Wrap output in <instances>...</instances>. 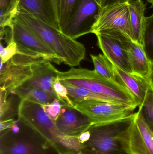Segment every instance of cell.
<instances>
[{
    "mask_svg": "<svg viewBox=\"0 0 153 154\" xmlns=\"http://www.w3.org/2000/svg\"><path fill=\"white\" fill-rule=\"evenodd\" d=\"M136 116L92 125L78 137L81 154H131L129 135Z\"/></svg>",
    "mask_w": 153,
    "mask_h": 154,
    "instance_id": "cell-1",
    "label": "cell"
},
{
    "mask_svg": "<svg viewBox=\"0 0 153 154\" xmlns=\"http://www.w3.org/2000/svg\"><path fill=\"white\" fill-rule=\"evenodd\" d=\"M62 106L63 105L59 100H55L51 104L49 105H42L47 116L54 122L60 115Z\"/></svg>",
    "mask_w": 153,
    "mask_h": 154,
    "instance_id": "cell-28",
    "label": "cell"
},
{
    "mask_svg": "<svg viewBox=\"0 0 153 154\" xmlns=\"http://www.w3.org/2000/svg\"><path fill=\"white\" fill-rule=\"evenodd\" d=\"M147 81L149 82L150 87L153 90V59L151 61V71Z\"/></svg>",
    "mask_w": 153,
    "mask_h": 154,
    "instance_id": "cell-32",
    "label": "cell"
},
{
    "mask_svg": "<svg viewBox=\"0 0 153 154\" xmlns=\"http://www.w3.org/2000/svg\"><path fill=\"white\" fill-rule=\"evenodd\" d=\"M64 154H81L80 153H66Z\"/></svg>",
    "mask_w": 153,
    "mask_h": 154,
    "instance_id": "cell-34",
    "label": "cell"
},
{
    "mask_svg": "<svg viewBox=\"0 0 153 154\" xmlns=\"http://www.w3.org/2000/svg\"><path fill=\"white\" fill-rule=\"evenodd\" d=\"M13 40L17 44V54L43 58L58 65L63 63L45 43L24 26L14 20Z\"/></svg>",
    "mask_w": 153,
    "mask_h": 154,
    "instance_id": "cell-11",
    "label": "cell"
},
{
    "mask_svg": "<svg viewBox=\"0 0 153 154\" xmlns=\"http://www.w3.org/2000/svg\"><path fill=\"white\" fill-rule=\"evenodd\" d=\"M53 86L54 91L62 105L74 107L73 103L68 95L67 89L60 82L58 78L54 82Z\"/></svg>",
    "mask_w": 153,
    "mask_h": 154,
    "instance_id": "cell-27",
    "label": "cell"
},
{
    "mask_svg": "<svg viewBox=\"0 0 153 154\" xmlns=\"http://www.w3.org/2000/svg\"><path fill=\"white\" fill-rule=\"evenodd\" d=\"M95 35L98 46L109 60L120 69L132 74L127 53L128 45L131 40L123 33L114 31L102 32Z\"/></svg>",
    "mask_w": 153,
    "mask_h": 154,
    "instance_id": "cell-8",
    "label": "cell"
},
{
    "mask_svg": "<svg viewBox=\"0 0 153 154\" xmlns=\"http://www.w3.org/2000/svg\"><path fill=\"white\" fill-rule=\"evenodd\" d=\"M146 1H148L149 2H150V3L152 2H153V0H146Z\"/></svg>",
    "mask_w": 153,
    "mask_h": 154,
    "instance_id": "cell-33",
    "label": "cell"
},
{
    "mask_svg": "<svg viewBox=\"0 0 153 154\" xmlns=\"http://www.w3.org/2000/svg\"><path fill=\"white\" fill-rule=\"evenodd\" d=\"M58 78L63 85L86 89L115 103L138 106L135 99L125 88L117 82L99 75L94 70L72 67L66 72L59 71Z\"/></svg>",
    "mask_w": 153,
    "mask_h": 154,
    "instance_id": "cell-3",
    "label": "cell"
},
{
    "mask_svg": "<svg viewBox=\"0 0 153 154\" xmlns=\"http://www.w3.org/2000/svg\"><path fill=\"white\" fill-rule=\"evenodd\" d=\"M0 121L14 119L11 102L5 91L0 89Z\"/></svg>",
    "mask_w": 153,
    "mask_h": 154,
    "instance_id": "cell-26",
    "label": "cell"
},
{
    "mask_svg": "<svg viewBox=\"0 0 153 154\" xmlns=\"http://www.w3.org/2000/svg\"><path fill=\"white\" fill-rule=\"evenodd\" d=\"M54 123L62 134L71 137H79L93 125L85 114L73 107L64 105Z\"/></svg>",
    "mask_w": 153,
    "mask_h": 154,
    "instance_id": "cell-12",
    "label": "cell"
},
{
    "mask_svg": "<svg viewBox=\"0 0 153 154\" xmlns=\"http://www.w3.org/2000/svg\"><path fill=\"white\" fill-rule=\"evenodd\" d=\"M116 81L125 88L137 101L138 106L144 100L150 87L148 81L113 65Z\"/></svg>",
    "mask_w": 153,
    "mask_h": 154,
    "instance_id": "cell-16",
    "label": "cell"
},
{
    "mask_svg": "<svg viewBox=\"0 0 153 154\" xmlns=\"http://www.w3.org/2000/svg\"><path fill=\"white\" fill-rule=\"evenodd\" d=\"M143 46L150 61L153 59V13L146 18Z\"/></svg>",
    "mask_w": 153,
    "mask_h": 154,
    "instance_id": "cell-23",
    "label": "cell"
},
{
    "mask_svg": "<svg viewBox=\"0 0 153 154\" xmlns=\"http://www.w3.org/2000/svg\"><path fill=\"white\" fill-rule=\"evenodd\" d=\"M108 31L119 32L130 39L128 3L116 4L102 8L92 33Z\"/></svg>",
    "mask_w": 153,
    "mask_h": 154,
    "instance_id": "cell-10",
    "label": "cell"
},
{
    "mask_svg": "<svg viewBox=\"0 0 153 154\" xmlns=\"http://www.w3.org/2000/svg\"><path fill=\"white\" fill-rule=\"evenodd\" d=\"M18 12V0H0L1 29L13 27V21Z\"/></svg>",
    "mask_w": 153,
    "mask_h": 154,
    "instance_id": "cell-20",
    "label": "cell"
},
{
    "mask_svg": "<svg viewBox=\"0 0 153 154\" xmlns=\"http://www.w3.org/2000/svg\"><path fill=\"white\" fill-rule=\"evenodd\" d=\"M13 20L19 23L49 48L65 65L73 67L84 59L83 44L27 13L18 11Z\"/></svg>",
    "mask_w": 153,
    "mask_h": 154,
    "instance_id": "cell-2",
    "label": "cell"
},
{
    "mask_svg": "<svg viewBox=\"0 0 153 154\" xmlns=\"http://www.w3.org/2000/svg\"><path fill=\"white\" fill-rule=\"evenodd\" d=\"M146 4L143 0H134L128 2L130 39L143 46V34L145 24V11Z\"/></svg>",
    "mask_w": 153,
    "mask_h": 154,
    "instance_id": "cell-18",
    "label": "cell"
},
{
    "mask_svg": "<svg viewBox=\"0 0 153 154\" xmlns=\"http://www.w3.org/2000/svg\"><path fill=\"white\" fill-rule=\"evenodd\" d=\"M151 4H152V7H153V2L151 3Z\"/></svg>",
    "mask_w": 153,
    "mask_h": 154,
    "instance_id": "cell-35",
    "label": "cell"
},
{
    "mask_svg": "<svg viewBox=\"0 0 153 154\" xmlns=\"http://www.w3.org/2000/svg\"><path fill=\"white\" fill-rule=\"evenodd\" d=\"M0 154H61L38 132L18 119L0 132Z\"/></svg>",
    "mask_w": 153,
    "mask_h": 154,
    "instance_id": "cell-5",
    "label": "cell"
},
{
    "mask_svg": "<svg viewBox=\"0 0 153 154\" xmlns=\"http://www.w3.org/2000/svg\"><path fill=\"white\" fill-rule=\"evenodd\" d=\"M44 60L17 54L6 63L1 62L0 89L5 91L8 97L13 94L17 88L32 77L31 66Z\"/></svg>",
    "mask_w": 153,
    "mask_h": 154,
    "instance_id": "cell-6",
    "label": "cell"
},
{
    "mask_svg": "<svg viewBox=\"0 0 153 154\" xmlns=\"http://www.w3.org/2000/svg\"><path fill=\"white\" fill-rule=\"evenodd\" d=\"M64 86L67 89L68 95L73 104L75 102L83 100H97L115 103L107 98L95 94L86 89L70 85Z\"/></svg>",
    "mask_w": 153,
    "mask_h": 154,
    "instance_id": "cell-21",
    "label": "cell"
},
{
    "mask_svg": "<svg viewBox=\"0 0 153 154\" xmlns=\"http://www.w3.org/2000/svg\"><path fill=\"white\" fill-rule=\"evenodd\" d=\"M138 112L143 117L147 125L153 131V90L149 87L142 105L139 106Z\"/></svg>",
    "mask_w": 153,
    "mask_h": 154,
    "instance_id": "cell-24",
    "label": "cell"
},
{
    "mask_svg": "<svg viewBox=\"0 0 153 154\" xmlns=\"http://www.w3.org/2000/svg\"><path fill=\"white\" fill-rule=\"evenodd\" d=\"M127 53L132 74L147 80L151 71V62L143 46L130 40L127 48Z\"/></svg>",
    "mask_w": 153,
    "mask_h": 154,
    "instance_id": "cell-17",
    "label": "cell"
},
{
    "mask_svg": "<svg viewBox=\"0 0 153 154\" xmlns=\"http://www.w3.org/2000/svg\"><path fill=\"white\" fill-rule=\"evenodd\" d=\"M80 1V0H61L59 22L61 31L75 11Z\"/></svg>",
    "mask_w": 153,
    "mask_h": 154,
    "instance_id": "cell-25",
    "label": "cell"
},
{
    "mask_svg": "<svg viewBox=\"0 0 153 154\" xmlns=\"http://www.w3.org/2000/svg\"><path fill=\"white\" fill-rule=\"evenodd\" d=\"M129 145L131 154H153V131L138 111L131 128Z\"/></svg>",
    "mask_w": 153,
    "mask_h": 154,
    "instance_id": "cell-13",
    "label": "cell"
},
{
    "mask_svg": "<svg viewBox=\"0 0 153 154\" xmlns=\"http://www.w3.org/2000/svg\"><path fill=\"white\" fill-rule=\"evenodd\" d=\"M74 107L87 116L92 124L122 119L134 114L136 108L107 101L83 100L74 103Z\"/></svg>",
    "mask_w": 153,
    "mask_h": 154,
    "instance_id": "cell-7",
    "label": "cell"
},
{
    "mask_svg": "<svg viewBox=\"0 0 153 154\" xmlns=\"http://www.w3.org/2000/svg\"><path fill=\"white\" fill-rule=\"evenodd\" d=\"M32 76L23 85L35 87L48 92L57 98L53 89V83L58 78L59 71L49 60L43 61L33 64L31 66Z\"/></svg>",
    "mask_w": 153,
    "mask_h": 154,
    "instance_id": "cell-14",
    "label": "cell"
},
{
    "mask_svg": "<svg viewBox=\"0 0 153 154\" xmlns=\"http://www.w3.org/2000/svg\"><path fill=\"white\" fill-rule=\"evenodd\" d=\"M49 1L54 11L56 20L60 27L59 22H60V18L61 0H49Z\"/></svg>",
    "mask_w": 153,
    "mask_h": 154,
    "instance_id": "cell-30",
    "label": "cell"
},
{
    "mask_svg": "<svg viewBox=\"0 0 153 154\" xmlns=\"http://www.w3.org/2000/svg\"><path fill=\"white\" fill-rule=\"evenodd\" d=\"M17 44L14 41L8 44L5 48H4L1 43L0 45L1 62L3 63H6L17 54Z\"/></svg>",
    "mask_w": 153,
    "mask_h": 154,
    "instance_id": "cell-29",
    "label": "cell"
},
{
    "mask_svg": "<svg viewBox=\"0 0 153 154\" xmlns=\"http://www.w3.org/2000/svg\"><path fill=\"white\" fill-rule=\"evenodd\" d=\"M18 119L37 130L61 154H81L78 137H71L62 134L54 122L45 113L42 105L22 99L18 106Z\"/></svg>",
    "mask_w": 153,
    "mask_h": 154,
    "instance_id": "cell-4",
    "label": "cell"
},
{
    "mask_svg": "<svg viewBox=\"0 0 153 154\" xmlns=\"http://www.w3.org/2000/svg\"><path fill=\"white\" fill-rule=\"evenodd\" d=\"M94 66V71L99 75L110 80L116 81L113 65L102 54H91Z\"/></svg>",
    "mask_w": 153,
    "mask_h": 154,
    "instance_id": "cell-22",
    "label": "cell"
},
{
    "mask_svg": "<svg viewBox=\"0 0 153 154\" xmlns=\"http://www.w3.org/2000/svg\"><path fill=\"white\" fill-rule=\"evenodd\" d=\"M18 11L29 14L61 31L49 0H18Z\"/></svg>",
    "mask_w": 153,
    "mask_h": 154,
    "instance_id": "cell-15",
    "label": "cell"
},
{
    "mask_svg": "<svg viewBox=\"0 0 153 154\" xmlns=\"http://www.w3.org/2000/svg\"><path fill=\"white\" fill-rule=\"evenodd\" d=\"M101 9L95 0H80L75 11L61 32L75 40L92 33Z\"/></svg>",
    "mask_w": 153,
    "mask_h": 154,
    "instance_id": "cell-9",
    "label": "cell"
},
{
    "mask_svg": "<svg viewBox=\"0 0 153 154\" xmlns=\"http://www.w3.org/2000/svg\"><path fill=\"white\" fill-rule=\"evenodd\" d=\"M101 8H104L116 4L128 3L134 0H95Z\"/></svg>",
    "mask_w": 153,
    "mask_h": 154,
    "instance_id": "cell-31",
    "label": "cell"
},
{
    "mask_svg": "<svg viewBox=\"0 0 153 154\" xmlns=\"http://www.w3.org/2000/svg\"><path fill=\"white\" fill-rule=\"evenodd\" d=\"M13 94L17 95L21 100H26L41 105L51 104L55 100H57L44 91L23 84L17 88Z\"/></svg>",
    "mask_w": 153,
    "mask_h": 154,
    "instance_id": "cell-19",
    "label": "cell"
}]
</instances>
